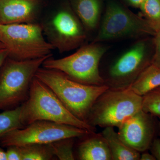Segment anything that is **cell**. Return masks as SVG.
<instances>
[{"label":"cell","instance_id":"ac0fdd59","mask_svg":"<svg viewBox=\"0 0 160 160\" xmlns=\"http://www.w3.org/2000/svg\"><path fill=\"white\" fill-rule=\"evenodd\" d=\"M141 14L154 29L160 31V0H145L139 8Z\"/></svg>","mask_w":160,"mask_h":160},{"label":"cell","instance_id":"d4e9b609","mask_svg":"<svg viewBox=\"0 0 160 160\" xmlns=\"http://www.w3.org/2000/svg\"><path fill=\"white\" fill-rule=\"evenodd\" d=\"M127 6L139 8L145 0H122Z\"/></svg>","mask_w":160,"mask_h":160},{"label":"cell","instance_id":"603a6c76","mask_svg":"<svg viewBox=\"0 0 160 160\" xmlns=\"http://www.w3.org/2000/svg\"><path fill=\"white\" fill-rule=\"evenodd\" d=\"M7 148L6 151L7 160H22V155L19 146H10Z\"/></svg>","mask_w":160,"mask_h":160},{"label":"cell","instance_id":"5b68a950","mask_svg":"<svg viewBox=\"0 0 160 160\" xmlns=\"http://www.w3.org/2000/svg\"><path fill=\"white\" fill-rule=\"evenodd\" d=\"M51 56L24 61L6 59L0 72V110L17 107L28 99L36 73Z\"/></svg>","mask_w":160,"mask_h":160},{"label":"cell","instance_id":"277c9868","mask_svg":"<svg viewBox=\"0 0 160 160\" xmlns=\"http://www.w3.org/2000/svg\"><path fill=\"white\" fill-rule=\"evenodd\" d=\"M0 41L9 56L19 61L51 55L54 49L44 37L42 25L35 22L0 24Z\"/></svg>","mask_w":160,"mask_h":160},{"label":"cell","instance_id":"2e32d148","mask_svg":"<svg viewBox=\"0 0 160 160\" xmlns=\"http://www.w3.org/2000/svg\"><path fill=\"white\" fill-rule=\"evenodd\" d=\"M129 87L142 96L160 87V67L150 64Z\"/></svg>","mask_w":160,"mask_h":160},{"label":"cell","instance_id":"f1b7e54d","mask_svg":"<svg viewBox=\"0 0 160 160\" xmlns=\"http://www.w3.org/2000/svg\"><path fill=\"white\" fill-rule=\"evenodd\" d=\"M159 118V121L158 123V133L160 137V117Z\"/></svg>","mask_w":160,"mask_h":160},{"label":"cell","instance_id":"ffe728a7","mask_svg":"<svg viewBox=\"0 0 160 160\" xmlns=\"http://www.w3.org/2000/svg\"><path fill=\"white\" fill-rule=\"evenodd\" d=\"M73 138L63 139L48 144L53 156L60 160H73Z\"/></svg>","mask_w":160,"mask_h":160},{"label":"cell","instance_id":"8992f818","mask_svg":"<svg viewBox=\"0 0 160 160\" xmlns=\"http://www.w3.org/2000/svg\"><path fill=\"white\" fill-rule=\"evenodd\" d=\"M106 51V46L92 42L83 46L73 54L62 58L50 57L44 61L42 66L62 72L78 82L102 86L106 84L100 75L99 65Z\"/></svg>","mask_w":160,"mask_h":160},{"label":"cell","instance_id":"5bb4252c","mask_svg":"<svg viewBox=\"0 0 160 160\" xmlns=\"http://www.w3.org/2000/svg\"><path fill=\"white\" fill-rule=\"evenodd\" d=\"M78 156L81 160H112L106 140L102 134L95 133L80 143Z\"/></svg>","mask_w":160,"mask_h":160},{"label":"cell","instance_id":"44dd1931","mask_svg":"<svg viewBox=\"0 0 160 160\" xmlns=\"http://www.w3.org/2000/svg\"><path fill=\"white\" fill-rule=\"evenodd\" d=\"M142 109L155 117H160V87L142 96Z\"/></svg>","mask_w":160,"mask_h":160},{"label":"cell","instance_id":"30bf717a","mask_svg":"<svg viewBox=\"0 0 160 160\" xmlns=\"http://www.w3.org/2000/svg\"><path fill=\"white\" fill-rule=\"evenodd\" d=\"M153 39L148 38L139 40L123 53L110 67L109 84L110 88L129 87L151 63Z\"/></svg>","mask_w":160,"mask_h":160},{"label":"cell","instance_id":"4fadbf2b","mask_svg":"<svg viewBox=\"0 0 160 160\" xmlns=\"http://www.w3.org/2000/svg\"><path fill=\"white\" fill-rule=\"evenodd\" d=\"M70 5L86 31H94L98 27L103 0H70Z\"/></svg>","mask_w":160,"mask_h":160},{"label":"cell","instance_id":"3957f363","mask_svg":"<svg viewBox=\"0 0 160 160\" xmlns=\"http://www.w3.org/2000/svg\"><path fill=\"white\" fill-rule=\"evenodd\" d=\"M142 96L129 87L109 88L98 98L90 110L87 122L93 127H119L142 110Z\"/></svg>","mask_w":160,"mask_h":160},{"label":"cell","instance_id":"484cf974","mask_svg":"<svg viewBox=\"0 0 160 160\" xmlns=\"http://www.w3.org/2000/svg\"><path fill=\"white\" fill-rule=\"evenodd\" d=\"M8 57H9V52L6 48L0 50V72L5 61Z\"/></svg>","mask_w":160,"mask_h":160},{"label":"cell","instance_id":"d6986e66","mask_svg":"<svg viewBox=\"0 0 160 160\" xmlns=\"http://www.w3.org/2000/svg\"><path fill=\"white\" fill-rule=\"evenodd\" d=\"M19 147L22 160H49L52 159L54 156L48 144H35Z\"/></svg>","mask_w":160,"mask_h":160},{"label":"cell","instance_id":"7c38bea8","mask_svg":"<svg viewBox=\"0 0 160 160\" xmlns=\"http://www.w3.org/2000/svg\"><path fill=\"white\" fill-rule=\"evenodd\" d=\"M44 0H0V24L34 23Z\"/></svg>","mask_w":160,"mask_h":160},{"label":"cell","instance_id":"52a82bcc","mask_svg":"<svg viewBox=\"0 0 160 160\" xmlns=\"http://www.w3.org/2000/svg\"><path fill=\"white\" fill-rule=\"evenodd\" d=\"M156 32L142 17L135 14L115 0H109L92 42L126 38L154 36Z\"/></svg>","mask_w":160,"mask_h":160},{"label":"cell","instance_id":"9c48e42d","mask_svg":"<svg viewBox=\"0 0 160 160\" xmlns=\"http://www.w3.org/2000/svg\"><path fill=\"white\" fill-rule=\"evenodd\" d=\"M42 25L47 41L61 53L76 49L86 39V30L70 6L59 9Z\"/></svg>","mask_w":160,"mask_h":160},{"label":"cell","instance_id":"6da1fadb","mask_svg":"<svg viewBox=\"0 0 160 160\" xmlns=\"http://www.w3.org/2000/svg\"><path fill=\"white\" fill-rule=\"evenodd\" d=\"M21 116L25 126L38 121H47L81 128L90 133L96 128L76 117L49 87L35 77L28 99L21 104Z\"/></svg>","mask_w":160,"mask_h":160},{"label":"cell","instance_id":"9a60e30c","mask_svg":"<svg viewBox=\"0 0 160 160\" xmlns=\"http://www.w3.org/2000/svg\"><path fill=\"white\" fill-rule=\"evenodd\" d=\"M101 134L109 146L112 160H140L141 152L125 144L115 131L114 127L104 128Z\"/></svg>","mask_w":160,"mask_h":160},{"label":"cell","instance_id":"f546056e","mask_svg":"<svg viewBox=\"0 0 160 160\" xmlns=\"http://www.w3.org/2000/svg\"><path fill=\"white\" fill-rule=\"evenodd\" d=\"M6 46L1 41H0V50L3 49H6Z\"/></svg>","mask_w":160,"mask_h":160},{"label":"cell","instance_id":"7a4b0ae2","mask_svg":"<svg viewBox=\"0 0 160 160\" xmlns=\"http://www.w3.org/2000/svg\"><path fill=\"white\" fill-rule=\"evenodd\" d=\"M35 77L49 87L76 117L86 122L95 102L109 88L107 84L93 86L78 82L62 72L44 67L38 69Z\"/></svg>","mask_w":160,"mask_h":160},{"label":"cell","instance_id":"4316f807","mask_svg":"<svg viewBox=\"0 0 160 160\" xmlns=\"http://www.w3.org/2000/svg\"><path fill=\"white\" fill-rule=\"evenodd\" d=\"M140 156V160H156V159L152 153H149L147 151L143 152Z\"/></svg>","mask_w":160,"mask_h":160},{"label":"cell","instance_id":"ba28073f","mask_svg":"<svg viewBox=\"0 0 160 160\" xmlns=\"http://www.w3.org/2000/svg\"><path fill=\"white\" fill-rule=\"evenodd\" d=\"M90 134L88 131L74 126L47 121H38L22 129L9 132L0 141L3 147L47 145L58 140L82 137Z\"/></svg>","mask_w":160,"mask_h":160},{"label":"cell","instance_id":"83f0119b","mask_svg":"<svg viewBox=\"0 0 160 160\" xmlns=\"http://www.w3.org/2000/svg\"><path fill=\"white\" fill-rule=\"evenodd\" d=\"M0 160H7L6 152L4 151L0 146Z\"/></svg>","mask_w":160,"mask_h":160},{"label":"cell","instance_id":"8fae6325","mask_svg":"<svg viewBox=\"0 0 160 160\" xmlns=\"http://www.w3.org/2000/svg\"><path fill=\"white\" fill-rule=\"evenodd\" d=\"M155 117L142 109L123 122L118 133L127 146L139 152L149 150L158 133Z\"/></svg>","mask_w":160,"mask_h":160},{"label":"cell","instance_id":"cb8c5ba5","mask_svg":"<svg viewBox=\"0 0 160 160\" xmlns=\"http://www.w3.org/2000/svg\"><path fill=\"white\" fill-rule=\"evenodd\" d=\"M149 150L156 160H160V139L156 138L153 140Z\"/></svg>","mask_w":160,"mask_h":160},{"label":"cell","instance_id":"e0dca14e","mask_svg":"<svg viewBox=\"0 0 160 160\" xmlns=\"http://www.w3.org/2000/svg\"><path fill=\"white\" fill-rule=\"evenodd\" d=\"M21 105L0 113V141L9 132L26 127L21 116Z\"/></svg>","mask_w":160,"mask_h":160},{"label":"cell","instance_id":"7402d4cb","mask_svg":"<svg viewBox=\"0 0 160 160\" xmlns=\"http://www.w3.org/2000/svg\"><path fill=\"white\" fill-rule=\"evenodd\" d=\"M153 55L151 60V64L160 67V31L153 36Z\"/></svg>","mask_w":160,"mask_h":160}]
</instances>
